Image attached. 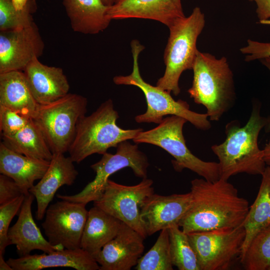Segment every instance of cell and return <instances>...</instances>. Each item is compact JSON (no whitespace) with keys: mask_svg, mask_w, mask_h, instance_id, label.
Wrapping results in <instances>:
<instances>
[{"mask_svg":"<svg viewBox=\"0 0 270 270\" xmlns=\"http://www.w3.org/2000/svg\"><path fill=\"white\" fill-rule=\"evenodd\" d=\"M44 48L34 22L22 28L0 31V74L23 71L34 59L43 54Z\"/></svg>","mask_w":270,"mask_h":270,"instance_id":"4fadbf2b","label":"cell"},{"mask_svg":"<svg viewBox=\"0 0 270 270\" xmlns=\"http://www.w3.org/2000/svg\"><path fill=\"white\" fill-rule=\"evenodd\" d=\"M25 194L24 190L10 178L0 175V205Z\"/></svg>","mask_w":270,"mask_h":270,"instance_id":"836d02e7","label":"cell"},{"mask_svg":"<svg viewBox=\"0 0 270 270\" xmlns=\"http://www.w3.org/2000/svg\"><path fill=\"white\" fill-rule=\"evenodd\" d=\"M205 22L204 14L196 6L188 16L178 20L168 28L170 35L164 56L166 69L156 86L176 96L180 94V76L184 71L192 69L198 50L197 40Z\"/></svg>","mask_w":270,"mask_h":270,"instance_id":"8992f818","label":"cell"},{"mask_svg":"<svg viewBox=\"0 0 270 270\" xmlns=\"http://www.w3.org/2000/svg\"><path fill=\"white\" fill-rule=\"evenodd\" d=\"M103 2L107 6H111L116 2L118 0H102Z\"/></svg>","mask_w":270,"mask_h":270,"instance_id":"ab89813d","label":"cell"},{"mask_svg":"<svg viewBox=\"0 0 270 270\" xmlns=\"http://www.w3.org/2000/svg\"><path fill=\"white\" fill-rule=\"evenodd\" d=\"M31 92L40 105L56 101L68 94L70 86L63 70L34 59L23 70Z\"/></svg>","mask_w":270,"mask_h":270,"instance_id":"ac0fdd59","label":"cell"},{"mask_svg":"<svg viewBox=\"0 0 270 270\" xmlns=\"http://www.w3.org/2000/svg\"><path fill=\"white\" fill-rule=\"evenodd\" d=\"M7 262L12 270H40L45 268L69 267L77 270H100V266L93 256L82 248L66 249L30 254L18 258H9Z\"/></svg>","mask_w":270,"mask_h":270,"instance_id":"d6986e66","label":"cell"},{"mask_svg":"<svg viewBox=\"0 0 270 270\" xmlns=\"http://www.w3.org/2000/svg\"><path fill=\"white\" fill-rule=\"evenodd\" d=\"M36 10L35 0H30L26 6L18 10L12 0H0V31L22 28L34 22L32 14Z\"/></svg>","mask_w":270,"mask_h":270,"instance_id":"f546056e","label":"cell"},{"mask_svg":"<svg viewBox=\"0 0 270 270\" xmlns=\"http://www.w3.org/2000/svg\"><path fill=\"white\" fill-rule=\"evenodd\" d=\"M25 198L22 194L0 205V254L4 255L6 248L11 244L8 238L9 226L13 218L20 212Z\"/></svg>","mask_w":270,"mask_h":270,"instance_id":"4dcf8cb0","label":"cell"},{"mask_svg":"<svg viewBox=\"0 0 270 270\" xmlns=\"http://www.w3.org/2000/svg\"><path fill=\"white\" fill-rule=\"evenodd\" d=\"M0 105L34 118L40 104L31 92L24 72L0 74Z\"/></svg>","mask_w":270,"mask_h":270,"instance_id":"603a6c76","label":"cell"},{"mask_svg":"<svg viewBox=\"0 0 270 270\" xmlns=\"http://www.w3.org/2000/svg\"><path fill=\"white\" fill-rule=\"evenodd\" d=\"M74 162L70 156L66 157L64 154H53L46 173L38 182L29 190L36 200L38 220L44 218L58 190L62 186H71L74 183L78 172Z\"/></svg>","mask_w":270,"mask_h":270,"instance_id":"e0dca14e","label":"cell"},{"mask_svg":"<svg viewBox=\"0 0 270 270\" xmlns=\"http://www.w3.org/2000/svg\"><path fill=\"white\" fill-rule=\"evenodd\" d=\"M256 5V13L260 22L267 21L270 18V0H249Z\"/></svg>","mask_w":270,"mask_h":270,"instance_id":"e575fe53","label":"cell"},{"mask_svg":"<svg viewBox=\"0 0 270 270\" xmlns=\"http://www.w3.org/2000/svg\"><path fill=\"white\" fill-rule=\"evenodd\" d=\"M111 20L138 18L154 20L168 28L186 17L181 0H118L108 6Z\"/></svg>","mask_w":270,"mask_h":270,"instance_id":"2e32d148","label":"cell"},{"mask_svg":"<svg viewBox=\"0 0 270 270\" xmlns=\"http://www.w3.org/2000/svg\"><path fill=\"white\" fill-rule=\"evenodd\" d=\"M262 176L256 198L250 206L242 224L246 236L241 256L252 238L261 230L270 226V166H266Z\"/></svg>","mask_w":270,"mask_h":270,"instance_id":"484cf974","label":"cell"},{"mask_svg":"<svg viewBox=\"0 0 270 270\" xmlns=\"http://www.w3.org/2000/svg\"><path fill=\"white\" fill-rule=\"evenodd\" d=\"M30 0H12L16 9L18 10H22L26 6Z\"/></svg>","mask_w":270,"mask_h":270,"instance_id":"d590c367","label":"cell"},{"mask_svg":"<svg viewBox=\"0 0 270 270\" xmlns=\"http://www.w3.org/2000/svg\"><path fill=\"white\" fill-rule=\"evenodd\" d=\"M246 54L245 61L250 62L256 60H264L270 57V42H262L248 39L246 46L240 48Z\"/></svg>","mask_w":270,"mask_h":270,"instance_id":"d6a6232c","label":"cell"},{"mask_svg":"<svg viewBox=\"0 0 270 270\" xmlns=\"http://www.w3.org/2000/svg\"><path fill=\"white\" fill-rule=\"evenodd\" d=\"M191 200L190 192L168 196L154 193L148 196L140 206V215L148 236L178 224L189 208Z\"/></svg>","mask_w":270,"mask_h":270,"instance_id":"9a60e30c","label":"cell"},{"mask_svg":"<svg viewBox=\"0 0 270 270\" xmlns=\"http://www.w3.org/2000/svg\"><path fill=\"white\" fill-rule=\"evenodd\" d=\"M121 224L120 220L94 206L88 211L81 248L94 258L116 236Z\"/></svg>","mask_w":270,"mask_h":270,"instance_id":"cb8c5ba5","label":"cell"},{"mask_svg":"<svg viewBox=\"0 0 270 270\" xmlns=\"http://www.w3.org/2000/svg\"><path fill=\"white\" fill-rule=\"evenodd\" d=\"M2 138V142L17 153L48 161L53 156L42 132L32 118L16 134Z\"/></svg>","mask_w":270,"mask_h":270,"instance_id":"d4e9b609","label":"cell"},{"mask_svg":"<svg viewBox=\"0 0 270 270\" xmlns=\"http://www.w3.org/2000/svg\"><path fill=\"white\" fill-rule=\"evenodd\" d=\"M192 70L193 80L188 90L190 97L206 108L210 120H220L236 98L233 73L226 58H217L198 50Z\"/></svg>","mask_w":270,"mask_h":270,"instance_id":"3957f363","label":"cell"},{"mask_svg":"<svg viewBox=\"0 0 270 270\" xmlns=\"http://www.w3.org/2000/svg\"><path fill=\"white\" fill-rule=\"evenodd\" d=\"M133 58L132 71L128 76H117L113 78L118 85H130L140 88L144 94L147 109L143 114L136 116L138 123L159 124L166 116H177L185 118L196 128L207 130L212 127L208 114L194 112L190 110L188 103L180 99L175 100L170 93L157 86H153L142 78L138 66V56L144 46L136 40L130 42Z\"/></svg>","mask_w":270,"mask_h":270,"instance_id":"5b68a950","label":"cell"},{"mask_svg":"<svg viewBox=\"0 0 270 270\" xmlns=\"http://www.w3.org/2000/svg\"><path fill=\"white\" fill-rule=\"evenodd\" d=\"M34 198L30 192L25 194L18 218L8 230L9 240L11 244L16 246L20 256L28 255L34 250L49 254L64 249L61 246L52 245L46 240L36 226L32 212V205Z\"/></svg>","mask_w":270,"mask_h":270,"instance_id":"ffe728a7","label":"cell"},{"mask_svg":"<svg viewBox=\"0 0 270 270\" xmlns=\"http://www.w3.org/2000/svg\"><path fill=\"white\" fill-rule=\"evenodd\" d=\"M261 60L263 64H264L268 68V70L270 71V64L268 63V62H266L264 60ZM264 128L265 132H270V116L268 117V122L266 126H265ZM267 144H270V137L268 143H267Z\"/></svg>","mask_w":270,"mask_h":270,"instance_id":"74e56055","label":"cell"},{"mask_svg":"<svg viewBox=\"0 0 270 270\" xmlns=\"http://www.w3.org/2000/svg\"><path fill=\"white\" fill-rule=\"evenodd\" d=\"M32 118L0 105V130L2 136H11L22 130Z\"/></svg>","mask_w":270,"mask_h":270,"instance_id":"1f68e13d","label":"cell"},{"mask_svg":"<svg viewBox=\"0 0 270 270\" xmlns=\"http://www.w3.org/2000/svg\"><path fill=\"white\" fill-rule=\"evenodd\" d=\"M62 4L75 32L97 34L112 20L107 14L108 6L102 0H62Z\"/></svg>","mask_w":270,"mask_h":270,"instance_id":"7402d4cb","label":"cell"},{"mask_svg":"<svg viewBox=\"0 0 270 270\" xmlns=\"http://www.w3.org/2000/svg\"><path fill=\"white\" fill-rule=\"evenodd\" d=\"M264 160L266 165L270 166V144H266L262 150Z\"/></svg>","mask_w":270,"mask_h":270,"instance_id":"8d00e7d4","label":"cell"},{"mask_svg":"<svg viewBox=\"0 0 270 270\" xmlns=\"http://www.w3.org/2000/svg\"><path fill=\"white\" fill-rule=\"evenodd\" d=\"M188 121L177 116L164 118L156 128L140 132L132 139L136 144L146 143L158 146L174 158V169L180 172L187 168L206 180L214 182L220 178L218 162L204 161L192 154L186 145L183 134Z\"/></svg>","mask_w":270,"mask_h":270,"instance_id":"52a82bcc","label":"cell"},{"mask_svg":"<svg viewBox=\"0 0 270 270\" xmlns=\"http://www.w3.org/2000/svg\"><path fill=\"white\" fill-rule=\"evenodd\" d=\"M50 161L30 158L17 153L0 144V173L12 178L25 194L40 180L49 167Z\"/></svg>","mask_w":270,"mask_h":270,"instance_id":"44dd1931","label":"cell"},{"mask_svg":"<svg viewBox=\"0 0 270 270\" xmlns=\"http://www.w3.org/2000/svg\"><path fill=\"white\" fill-rule=\"evenodd\" d=\"M170 252L173 266L179 270H200L196 253L188 234L178 224L168 228Z\"/></svg>","mask_w":270,"mask_h":270,"instance_id":"4316f807","label":"cell"},{"mask_svg":"<svg viewBox=\"0 0 270 270\" xmlns=\"http://www.w3.org/2000/svg\"><path fill=\"white\" fill-rule=\"evenodd\" d=\"M191 203L178 225L186 233L235 228L242 224L249 210L248 200L239 196L228 180L191 181Z\"/></svg>","mask_w":270,"mask_h":270,"instance_id":"6da1fadb","label":"cell"},{"mask_svg":"<svg viewBox=\"0 0 270 270\" xmlns=\"http://www.w3.org/2000/svg\"><path fill=\"white\" fill-rule=\"evenodd\" d=\"M152 184V180L148 178L134 186L108 180L100 197L94 202V206L128 226L146 239L148 234L140 215V206L154 193Z\"/></svg>","mask_w":270,"mask_h":270,"instance_id":"8fae6325","label":"cell"},{"mask_svg":"<svg viewBox=\"0 0 270 270\" xmlns=\"http://www.w3.org/2000/svg\"><path fill=\"white\" fill-rule=\"evenodd\" d=\"M260 108L259 103L253 104L250 117L244 126L238 120L228 122L224 141L211 146L219 161L220 178L228 180L241 173L262 176L264 172L266 164L262 150L258 146V138L267 124L268 118L261 116Z\"/></svg>","mask_w":270,"mask_h":270,"instance_id":"7a4b0ae2","label":"cell"},{"mask_svg":"<svg viewBox=\"0 0 270 270\" xmlns=\"http://www.w3.org/2000/svg\"><path fill=\"white\" fill-rule=\"evenodd\" d=\"M0 270H12L11 266L4 258V255L0 254Z\"/></svg>","mask_w":270,"mask_h":270,"instance_id":"f35d334b","label":"cell"},{"mask_svg":"<svg viewBox=\"0 0 270 270\" xmlns=\"http://www.w3.org/2000/svg\"><path fill=\"white\" fill-rule=\"evenodd\" d=\"M118 112L113 102L108 99L90 115L79 120L73 141L69 148L70 156L80 163L88 156L103 154L121 142L132 140L142 128L124 130L116 124Z\"/></svg>","mask_w":270,"mask_h":270,"instance_id":"277c9868","label":"cell"},{"mask_svg":"<svg viewBox=\"0 0 270 270\" xmlns=\"http://www.w3.org/2000/svg\"><path fill=\"white\" fill-rule=\"evenodd\" d=\"M150 166L146 154L138 149L137 144H132L127 140L120 142L114 154L106 152L101 159L90 166L96 172L94 180L80 192L71 196L57 194L60 200L85 204L98 200L105 189L109 177L126 168H131L134 175L142 179L147 178Z\"/></svg>","mask_w":270,"mask_h":270,"instance_id":"9c48e42d","label":"cell"},{"mask_svg":"<svg viewBox=\"0 0 270 270\" xmlns=\"http://www.w3.org/2000/svg\"><path fill=\"white\" fill-rule=\"evenodd\" d=\"M86 205L61 200L48 206L42 226L52 245L71 250L81 248L88 215Z\"/></svg>","mask_w":270,"mask_h":270,"instance_id":"7c38bea8","label":"cell"},{"mask_svg":"<svg viewBox=\"0 0 270 270\" xmlns=\"http://www.w3.org/2000/svg\"><path fill=\"white\" fill-rule=\"evenodd\" d=\"M246 270H268L270 268V226L258 232L241 256Z\"/></svg>","mask_w":270,"mask_h":270,"instance_id":"83f0119b","label":"cell"},{"mask_svg":"<svg viewBox=\"0 0 270 270\" xmlns=\"http://www.w3.org/2000/svg\"><path fill=\"white\" fill-rule=\"evenodd\" d=\"M264 60L266 62H268V63L270 64V57L264 59Z\"/></svg>","mask_w":270,"mask_h":270,"instance_id":"60d3db41","label":"cell"},{"mask_svg":"<svg viewBox=\"0 0 270 270\" xmlns=\"http://www.w3.org/2000/svg\"><path fill=\"white\" fill-rule=\"evenodd\" d=\"M87 105L86 98L70 93L50 104L40 105L32 119L53 154L68 152L78 123L86 115Z\"/></svg>","mask_w":270,"mask_h":270,"instance_id":"ba28073f","label":"cell"},{"mask_svg":"<svg viewBox=\"0 0 270 270\" xmlns=\"http://www.w3.org/2000/svg\"><path fill=\"white\" fill-rule=\"evenodd\" d=\"M200 270H228L240 260L246 232L242 224L187 234Z\"/></svg>","mask_w":270,"mask_h":270,"instance_id":"30bf717a","label":"cell"},{"mask_svg":"<svg viewBox=\"0 0 270 270\" xmlns=\"http://www.w3.org/2000/svg\"><path fill=\"white\" fill-rule=\"evenodd\" d=\"M136 270H172L168 228L160 230L155 244L134 266Z\"/></svg>","mask_w":270,"mask_h":270,"instance_id":"f1b7e54d","label":"cell"},{"mask_svg":"<svg viewBox=\"0 0 270 270\" xmlns=\"http://www.w3.org/2000/svg\"><path fill=\"white\" fill-rule=\"evenodd\" d=\"M144 240L138 232L122 222L116 236L94 256L100 270H131L142 256Z\"/></svg>","mask_w":270,"mask_h":270,"instance_id":"5bb4252c","label":"cell"},{"mask_svg":"<svg viewBox=\"0 0 270 270\" xmlns=\"http://www.w3.org/2000/svg\"><path fill=\"white\" fill-rule=\"evenodd\" d=\"M268 270H270V268H269Z\"/></svg>","mask_w":270,"mask_h":270,"instance_id":"b9f144b4","label":"cell"}]
</instances>
